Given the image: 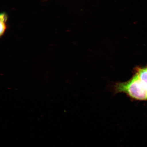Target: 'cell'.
I'll return each instance as SVG.
<instances>
[{
  "mask_svg": "<svg viewBox=\"0 0 147 147\" xmlns=\"http://www.w3.org/2000/svg\"><path fill=\"white\" fill-rule=\"evenodd\" d=\"M135 71V74L147 87V67L137 68Z\"/></svg>",
  "mask_w": 147,
  "mask_h": 147,
  "instance_id": "cell-2",
  "label": "cell"
},
{
  "mask_svg": "<svg viewBox=\"0 0 147 147\" xmlns=\"http://www.w3.org/2000/svg\"><path fill=\"white\" fill-rule=\"evenodd\" d=\"M8 19L7 15L4 12L2 13L0 16V20H1V32L0 36H2L4 34L7 28L6 22Z\"/></svg>",
  "mask_w": 147,
  "mask_h": 147,
  "instance_id": "cell-3",
  "label": "cell"
},
{
  "mask_svg": "<svg viewBox=\"0 0 147 147\" xmlns=\"http://www.w3.org/2000/svg\"><path fill=\"white\" fill-rule=\"evenodd\" d=\"M115 90V93H125L135 100H147V87L135 74L128 81L116 84Z\"/></svg>",
  "mask_w": 147,
  "mask_h": 147,
  "instance_id": "cell-1",
  "label": "cell"
}]
</instances>
